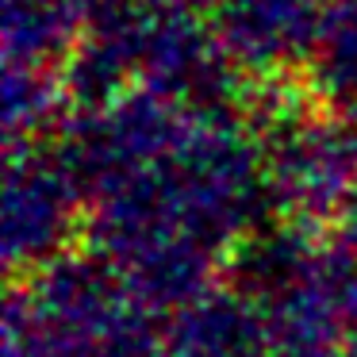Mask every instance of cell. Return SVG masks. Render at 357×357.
Instances as JSON below:
<instances>
[{
  "label": "cell",
  "mask_w": 357,
  "mask_h": 357,
  "mask_svg": "<svg viewBox=\"0 0 357 357\" xmlns=\"http://www.w3.org/2000/svg\"><path fill=\"white\" fill-rule=\"evenodd\" d=\"M81 0H8V47L12 54H27V62L54 50L58 35L77 20Z\"/></svg>",
  "instance_id": "cell-1"
}]
</instances>
